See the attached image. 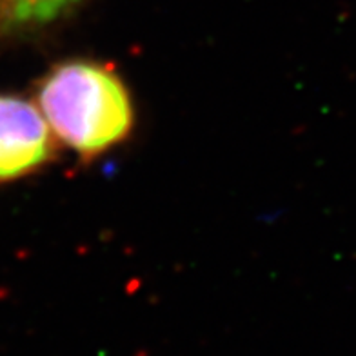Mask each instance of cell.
Segmentation results:
<instances>
[{"label":"cell","mask_w":356,"mask_h":356,"mask_svg":"<svg viewBox=\"0 0 356 356\" xmlns=\"http://www.w3.org/2000/svg\"><path fill=\"white\" fill-rule=\"evenodd\" d=\"M56 155V138L38 106L0 95V182L28 177Z\"/></svg>","instance_id":"2"},{"label":"cell","mask_w":356,"mask_h":356,"mask_svg":"<svg viewBox=\"0 0 356 356\" xmlns=\"http://www.w3.org/2000/svg\"><path fill=\"white\" fill-rule=\"evenodd\" d=\"M37 106L58 142L84 160L122 144L135 126L129 89L117 70L88 58L60 62L37 88Z\"/></svg>","instance_id":"1"},{"label":"cell","mask_w":356,"mask_h":356,"mask_svg":"<svg viewBox=\"0 0 356 356\" xmlns=\"http://www.w3.org/2000/svg\"><path fill=\"white\" fill-rule=\"evenodd\" d=\"M80 0H0V29H24L58 19Z\"/></svg>","instance_id":"3"}]
</instances>
